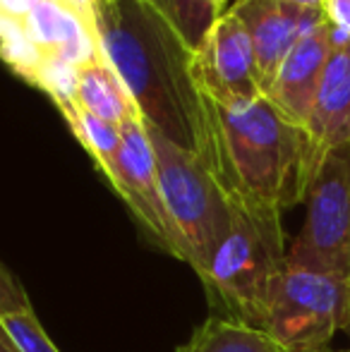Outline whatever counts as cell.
Returning <instances> with one entry per match:
<instances>
[{
    "instance_id": "cell-1",
    "label": "cell",
    "mask_w": 350,
    "mask_h": 352,
    "mask_svg": "<svg viewBox=\"0 0 350 352\" xmlns=\"http://www.w3.org/2000/svg\"><path fill=\"white\" fill-rule=\"evenodd\" d=\"M96 41L149 127L201 156L211 106L195 79V51L149 0H94Z\"/></svg>"
},
{
    "instance_id": "cell-2",
    "label": "cell",
    "mask_w": 350,
    "mask_h": 352,
    "mask_svg": "<svg viewBox=\"0 0 350 352\" xmlns=\"http://www.w3.org/2000/svg\"><path fill=\"white\" fill-rule=\"evenodd\" d=\"M211 106V132L201 163L228 199L269 211L305 204L322 156L309 132L266 96L240 106Z\"/></svg>"
},
{
    "instance_id": "cell-3",
    "label": "cell",
    "mask_w": 350,
    "mask_h": 352,
    "mask_svg": "<svg viewBox=\"0 0 350 352\" xmlns=\"http://www.w3.org/2000/svg\"><path fill=\"white\" fill-rule=\"evenodd\" d=\"M285 264L288 250L281 213L233 201L230 228L199 280L211 307L223 311L221 316L259 329L269 292Z\"/></svg>"
},
{
    "instance_id": "cell-4",
    "label": "cell",
    "mask_w": 350,
    "mask_h": 352,
    "mask_svg": "<svg viewBox=\"0 0 350 352\" xmlns=\"http://www.w3.org/2000/svg\"><path fill=\"white\" fill-rule=\"evenodd\" d=\"M146 130L156 153L161 197L173 235L175 259L185 261L199 276L228 232L233 201L197 153L168 140L156 127L146 125Z\"/></svg>"
},
{
    "instance_id": "cell-5",
    "label": "cell",
    "mask_w": 350,
    "mask_h": 352,
    "mask_svg": "<svg viewBox=\"0 0 350 352\" xmlns=\"http://www.w3.org/2000/svg\"><path fill=\"white\" fill-rule=\"evenodd\" d=\"M348 278L285 264L264 307L259 331L285 352H324L346 331Z\"/></svg>"
},
{
    "instance_id": "cell-6",
    "label": "cell",
    "mask_w": 350,
    "mask_h": 352,
    "mask_svg": "<svg viewBox=\"0 0 350 352\" xmlns=\"http://www.w3.org/2000/svg\"><path fill=\"white\" fill-rule=\"evenodd\" d=\"M305 209L288 264L350 280V146L324 153L309 182Z\"/></svg>"
},
{
    "instance_id": "cell-7",
    "label": "cell",
    "mask_w": 350,
    "mask_h": 352,
    "mask_svg": "<svg viewBox=\"0 0 350 352\" xmlns=\"http://www.w3.org/2000/svg\"><path fill=\"white\" fill-rule=\"evenodd\" d=\"M195 79L214 106H240L264 96L257 58L245 24L226 10L195 51Z\"/></svg>"
},
{
    "instance_id": "cell-8",
    "label": "cell",
    "mask_w": 350,
    "mask_h": 352,
    "mask_svg": "<svg viewBox=\"0 0 350 352\" xmlns=\"http://www.w3.org/2000/svg\"><path fill=\"white\" fill-rule=\"evenodd\" d=\"M108 185L125 201L146 237L166 254L175 256L173 235H171L168 216L161 197L156 153L144 118H132L120 127V148H118Z\"/></svg>"
},
{
    "instance_id": "cell-9",
    "label": "cell",
    "mask_w": 350,
    "mask_h": 352,
    "mask_svg": "<svg viewBox=\"0 0 350 352\" xmlns=\"http://www.w3.org/2000/svg\"><path fill=\"white\" fill-rule=\"evenodd\" d=\"M228 10L248 29L264 91L300 38L327 19L324 10L300 8L285 0H235Z\"/></svg>"
},
{
    "instance_id": "cell-10",
    "label": "cell",
    "mask_w": 350,
    "mask_h": 352,
    "mask_svg": "<svg viewBox=\"0 0 350 352\" xmlns=\"http://www.w3.org/2000/svg\"><path fill=\"white\" fill-rule=\"evenodd\" d=\"M338 29L329 19L309 29L298 46L285 56L276 77L266 87L264 96L293 122L307 130V120L312 116L314 98L324 77V67L329 63L333 46L338 41Z\"/></svg>"
},
{
    "instance_id": "cell-11",
    "label": "cell",
    "mask_w": 350,
    "mask_h": 352,
    "mask_svg": "<svg viewBox=\"0 0 350 352\" xmlns=\"http://www.w3.org/2000/svg\"><path fill=\"white\" fill-rule=\"evenodd\" d=\"M307 132L317 153L350 146V36L338 34L314 98Z\"/></svg>"
},
{
    "instance_id": "cell-12",
    "label": "cell",
    "mask_w": 350,
    "mask_h": 352,
    "mask_svg": "<svg viewBox=\"0 0 350 352\" xmlns=\"http://www.w3.org/2000/svg\"><path fill=\"white\" fill-rule=\"evenodd\" d=\"M58 98H70L82 111L118 127H122L132 118H142L127 89L122 87L118 72L113 70L103 53L77 63L72 70L70 91Z\"/></svg>"
},
{
    "instance_id": "cell-13",
    "label": "cell",
    "mask_w": 350,
    "mask_h": 352,
    "mask_svg": "<svg viewBox=\"0 0 350 352\" xmlns=\"http://www.w3.org/2000/svg\"><path fill=\"white\" fill-rule=\"evenodd\" d=\"M177 352H285L274 338L226 316H209Z\"/></svg>"
},
{
    "instance_id": "cell-14",
    "label": "cell",
    "mask_w": 350,
    "mask_h": 352,
    "mask_svg": "<svg viewBox=\"0 0 350 352\" xmlns=\"http://www.w3.org/2000/svg\"><path fill=\"white\" fill-rule=\"evenodd\" d=\"M53 103H56L61 116L65 118V122L70 125L75 140L80 142L82 146H85V151L91 156L96 170L101 173L106 180H111L113 163H116L118 148H120V127L94 118L91 113L82 111L70 98H53Z\"/></svg>"
},
{
    "instance_id": "cell-15",
    "label": "cell",
    "mask_w": 350,
    "mask_h": 352,
    "mask_svg": "<svg viewBox=\"0 0 350 352\" xmlns=\"http://www.w3.org/2000/svg\"><path fill=\"white\" fill-rule=\"evenodd\" d=\"M149 3L180 32L192 51L204 43L211 24L221 17L211 0H149Z\"/></svg>"
},
{
    "instance_id": "cell-16",
    "label": "cell",
    "mask_w": 350,
    "mask_h": 352,
    "mask_svg": "<svg viewBox=\"0 0 350 352\" xmlns=\"http://www.w3.org/2000/svg\"><path fill=\"white\" fill-rule=\"evenodd\" d=\"M0 352H61L43 331L34 307L0 314Z\"/></svg>"
},
{
    "instance_id": "cell-17",
    "label": "cell",
    "mask_w": 350,
    "mask_h": 352,
    "mask_svg": "<svg viewBox=\"0 0 350 352\" xmlns=\"http://www.w3.org/2000/svg\"><path fill=\"white\" fill-rule=\"evenodd\" d=\"M27 307H32V302H29L24 287L0 261V314H14V311H22Z\"/></svg>"
},
{
    "instance_id": "cell-18",
    "label": "cell",
    "mask_w": 350,
    "mask_h": 352,
    "mask_svg": "<svg viewBox=\"0 0 350 352\" xmlns=\"http://www.w3.org/2000/svg\"><path fill=\"white\" fill-rule=\"evenodd\" d=\"M324 14L338 32L350 36V0H324Z\"/></svg>"
},
{
    "instance_id": "cell-19",
    "label": "cell",
    "mask_w": 350,
    "mask_h": 352,
    "mask_svg": "<svg viewBox=\"0 0 350 352\" xmlns=\"http://www.w3.org/2000/svg\"><path fill=\"white\" fill-rule=\"evenodd\" d=\"M285 3L300 5V8H314V10H324V0H285Z\"/></svg>"
},
{
    "instance_id": "cell-20",
    "label": "cell",
    "mask_w": 350,
    "mask_h": 352,
    "mask_svg": "<svg viewBox=\"0 0 350 352\" xmlns=\"http://www.w3.org/2000/svg\"><path fill=\"white\" fill-rule=\"evenodd\" d=\"M211 3H214L216 12H219V14H223V12H226V5H228V0H211Z\"/></svg>"
},
{
    "instance_id": "cell-21",
    "label": "cell",
    "mask_w": 350,
    "mask_h": 352,
    "mask_svg": "<svg viewBox=\"0 0 350 352\" xmlns=\"http://www.w3.org/2000/svg\"><path fill=\"white\" fill-rule=\"evenodd\" d=\"M346 333L350 338V285H348V311H346Z\"/></svg>"
},
{
    "instance_id": "cell-22",
    "label": "cell",
    "mask_w": 350,
    "mask_h": 352,
    "mask_svg": "<svg viewBox=\"0 0 350 352\" xmlns=\"http://www.w3.org/2000/svg\"><path fill=\"white\" fill-rule=\"evenodd\" d=\"M324 352H350V350H331V348H329V350H324Z\"/></svg>"
}]
</instances>
